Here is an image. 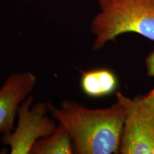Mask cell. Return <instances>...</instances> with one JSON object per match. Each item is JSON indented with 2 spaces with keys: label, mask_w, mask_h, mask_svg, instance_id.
<instances>
[{
  "label": "cell",
  "mask_w": 154,
  "mask_h": 154,
  "mask_svg": "<svg viewBox=\"0 0 154 154\" xmlns=\"http://www.w3.org/2000/svg\"><path fill=\"white\" fill-rule=\"evenodd\" d=\"M74 148L70 135L62 125L58 124L49 136L38 140L31 150V154H72Z\"/></svg>",
  "instance_id": "52a82bcc"
},
{
  "label": "cell",
  "mask_w": 154,
  "mask_h": 154,
  "mask_svg": "<svg viewBox=\"0 0 154 154\" xmlns=\"http://www.w3.org/2000/svg\"><path fill=\"white\" fill-rule=\"evenodd\" d=\"M48 107L69 132L75 153H119L124 111L118 101L105 109H90L66 99L59 107L48 102Z\"/></svg>",
  "instance_id": "6da1fadb"
},
{
  "label": "cell",
  "mask_w": 154,
  "mask_h": 154,
  "mask_svg": "<svg viewBox=\"0 0 154 154\" xmlns=\"http://www.w3.org/2000/svg\"><path fill=\"white\" fill-rule=\"evenodd\" d=\"M49 113L48 102L34 103V96L31 94L19 108L14 130L2 135V143L9 146L11 154H31L34 144L52 134L58 126Z\"/></svg>",
  "instance_id": "277c9868"
},
{
  "label": "cell",
  "mask_w": 154,
  "mask_h": 154,
  "mask_svg": "<svg viewBox=\"0 0 154 154\" xmlns=\"http://www.w3.org/2000/svg\"><path fill=\"white\" fill-rule=\"evenodd\" d=\"M34 73H11L0 87V134H10L14 130L21 103L32 94L36 84Z\"/></svg>",
  "instance_id": "5b68a950"
},
{
  "label": "cell",
  "mask_w": 154,
  "mask_h": 154,
  "mask_svg": "<svg viewBox=\"0 0 154 154\" xmlns=\"http://www.w3.org/2000/svg\"><path fill=\"white\" fill-rule=\"evenodd\" d=\"M116 96L124 111L119 153L154 154V96Z\"/></svg>",
  "instance_id": "3957f363"
},
{
  "label": "cell",
  "mask_w": 154,
  "mask_h": 154,
  "mask_svg": "<svg viewBox=\"0 0 154 154\" xmlns=\"http://www.w3.org/2000/svg\"><path fill=\"white\" fill-rule=\"evenodd\" d=\"M119 81L115 73L108 69L81 71L80 86L83 93L91 98H101L113 94Z\"/></svg>",
  "instance_id": "8992f818"
},
{
  "label": "cell",
  "mask_w": 154,
  "mask_h": 154,
  "mask_svg": "<svg viewBox=\"0 0 154 154\" xmlns=\"http://www.w3.org/2000/svg\"><path fill=\"white\" fill-rule=\"evenodd\" d=\"M91 24V49H103L121 34L136 33L154 42V0H99Z\"/></svg>",
  "instance_id": "7a4b0ae2"
},
{
  "label": "cell",
  "mask_w": 154,
  "mask_h": 154,
  "mask_svg": "<svg viewBox=\"0 0 154 154\" xmlns=\"http://www.w3.org/2000/svg\"><path fill=\"white\" fill-rule=\"evenodd\" d=\"M145 63L146 71H147V75L149 77H154V47L151 52L146 57ZM146 96H154V88L151 91L146 94Z\"/></svg>",
  "instance_id": "ba28073f"
}]
</instances>
